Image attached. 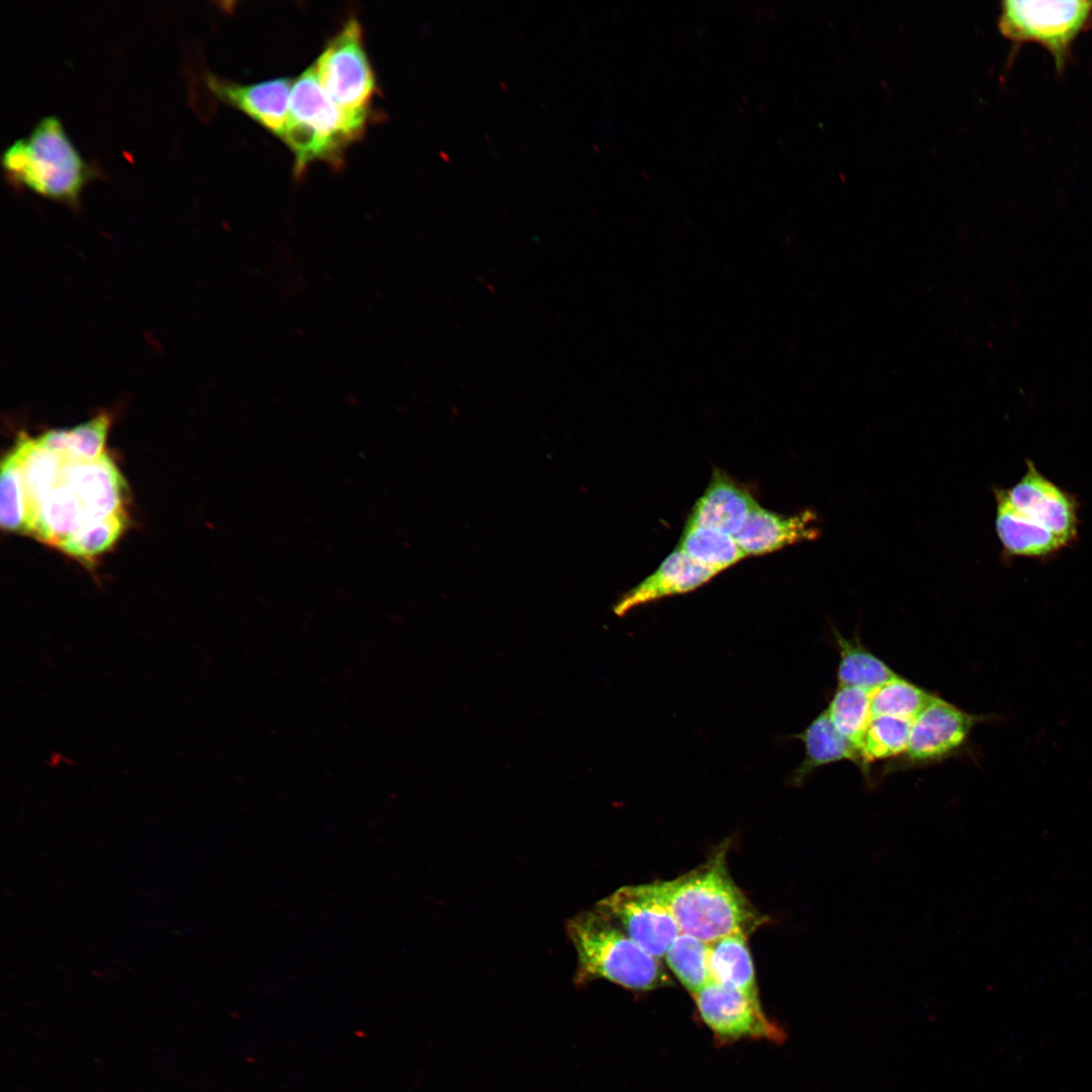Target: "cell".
Listing matches in <instances>:
<instances>
[{"label":"cell","instance_id":"4","mask_svg":"<svg viewBox=\"0 0 1092 1092\" xmlns=\"http://www.w3.org/2000/svg\"><path fill=\"white\" fill-rule=\"evenodd\" d=\"M367 119L339 108L310 66L293 81L288 119L280 135L294 155V172L301 174L315 161L339 163L346 147L362 134Z\"/></svg>","mask_w":1092,"mask_h":1092},{"label":"cell","instance_id":"12","mask_svg":"<svg viewBox=\"0 0 1092 1092\" xmlns=\"http://www.w3.org/2000/svg\"><path fill=\"white\" fill-rule=\"evenodd\" d=\"M718 573L676 547L653 573L620 598L614 606V613L624 616L636 607L695 590Z\"/></svg>","mask_w":1092,"mask_h":1092},{"label":"cell","instance_id":"2","mask_svg":"<svg viewBox=\"0 0 1092 1092\" xmlns=\"http://www.w3.org/2000/svg\"><path fill=\"white\" fill-rule=\"evenodd\" d=\"M8 181L70 207L79 205L87 183L97 175L66 133L61 120L47 115L2 154Z\"/></svg>","mask_w":1092,"mask_h":1092},{"label":"cell","instance_id":"24","mask_svg":"<svg viewBox=\"0 0 1092 1092\" xmlns=\"http://www.w3.org/2000/svg\"><path fill=\"white\" fill-rule=\"evenodd\" d=\"M127 518L126 513H121L87 523L71 536L60 550L74 558L93 559L118 541L128 524Z\"/></svg>","mask_w":1092,"mask_h":1092},{"label":"cell","instance_id":"11","mask_svg":"<svg viewBox=\"0 0 1092 1092\" xmlns=\"http://www.w3.org/2000/svg\"><path fill=\"white\" fill-rule=\"evenodd\" d=\"M206 84L219 100L280 138L288 119L292 80L278 78L243 85L208 74Z\"/></svg>","mask_w":1092,"mask_h":1092},{"label":"cell","instance_id":"7","mask_svg":"<svg viewBox=\"0 0 1092 1092\" xmlns=\"http://www.w3.org/2000/svg\"><path fill=\"white\" fill-rule=\"evenodd\" d=\"M596 908L657 960L664 958L673 939L681 932L650 883L624 886L599 901Z\"/></svg>","mask_w":1092,"mask_h":1092},{"label":"cell","instance_id":"22","mask_svg":"<svg viewBox=\"0 0 1092 1092\" xmlns=\"http://www.w3.org/2000/svg\"><path fill=\"white\" fill-rule=\"evenodd\" d=\"M932 698L925 690L898 675L871 692L872 714L912 721Z\"/></svg>","mask_w":1092,"mask_h":1092},{"label":"cell","instance_id":"9","mask_svg":"<svg viewBox=\"0 0 1092 1092\" xmlns=\"http://www.w3.org/2000/svg\"><path fill=\"white\" fill-rule=\"evenodd\" d=\"M986 719L933 696L912 720L902 763L913 766L944 759L965 744L975 725Z\"/></svg>","mask_w":1092,"mask_h":1092},{"label":"cell","instance_id":"15","mask_svg":"<svg viewBox=\"0 0 1092 1092\" xmlns=\"http://www.w3.org/2000/svg\"><path fill=\"white\" fill-rule=\"evenodd\" d=\"M794 737L800 739L805 746L804 759L793 776L795 784H801L822 765L842 760L855 763L868 776V764L860 751L835 728L826 710Z\"/></svg>","mask_w":1092,"mask_h":1092},{"label":"cell","instance_id":"25","mask_svg":"<svg viewBox=\"0 0 1092 1092\" xmlns=\"http://www.w3.org/2000/svg\"><path fill=\"white\" fill-rule=\"evenodd\" d=\"M25 521L26 508L19 460L11 449L1 463L0 523L7 532L23 533Z\"/></svg>","mask_w":1092,"mask_h":1092},{"label":"cell","instance_id":"1","mask_svg":"<svg viewBox=\"0 0 1092 1092\" xmlns=\"http://www.w3.org/2000/svg\"><path fill=\"white\" fill-rule=\"evenodd\" d=\"M722 845L706 862L651 886L668 907L681 932L707 943L730 934L748 936L764 917L733 881Z\"/></svg>","mask_w":1092,"mask_h":1092},{"label":"cell","instance_id":"21","mask_svg":"<svg viewBox=\"0 0 1092 1092\" xmlns=\"http://www.w3.org/2000/svg\"><path fill=\"white\" fill-rule=\"evenodd\" d=\"M826 711L835 728L861 753L863 737L873 717L871 692L838 686Z\"/></svg>","mask_w":1092,"mask_h":1092},{"label":"cell","instance_id":"10","mask_svg":"<svg viewBox=\"0 0 1092 1092\" xmlns=\"http://www.w3.org/2000/svg\"><path fill=\"white\" fill-rule=\"evenodd\" d=\"M1026 465L1021 479L1004 490L1007 499L1015 510L1068 545L1078 533L1075 498L1042 475L1031 461Z\"/></svg>","mask_w":1092,"mask_h":1092},{"label":"cell","instance_id":"6","mask_svg":"<svg viewBox=\"0 0 1092 1092\" xmlns=\"http://www.w3.org/2000/svg\"><path fill=\"white\" fill-rule=\"evenodd\" d=\"M312 66L323 89L339 108L368 118L376 84L356 19L346 22Z\"/></svg>","mask_w":1092,"mask_h":1092},{"label":"cell","instance_id":"20","mask_svg":"<svg viewBox=\"0 0 1092 1092\" xmlns=\"http://www.w3.org/2000/svg\"><path fill=\"white\" fill-rule=\"evenodd\" d=\"M664 959L668 968L692 995L712 981L709 943L693 935L680 932L667 948Z\"/></svg>","mask_w":1092,"mask_h":1092},{"label":"cell","instance_id":"23","mask_svg":"<svg viewBox=\"0 0 1092 1092\" xmlns=\"http://www.w3.org/2000/svg\"><path fill=\"white\" fill-rule=\"evenodd\" d=\"M911 724V720L893 716H873L862 741L861 753L866 763L904 754Z\"/></svg>","mask_w":1092,"mask_h":1092},{"label":"cell","instance_id":"17","mask_svg":"<svg viewBox=\"0 0 1092 1092\" xmlns=\"http://www.w3.org/2000/svg\"><path fill=\"white\" fill-rule=\"evenodd\" d=\"M712 981L759 1001L755 971L744 934H730L709 943Z\"/></svg>","mask_w":1092,"mask_h":1092},{"label":"cell","instance_id":"16","mask_svg":"<svg viewBox=\"0 0 1092 1092\" xmlns=\"http://www.w3.org/2000/svg\"><path fill=\"white\" fill-rule=\"evenodd\" d=\"M996 532L1005 552L1011 556L1040 558L1067 544L1048 529L1015 510L1004 490L996 491Z\"/></svg>","mask_w":1092,"mask_h":1092},{"label":"cell","instance_id":"19","mask_svg":"<svg viewBox=\"0 0 1092 1092\" xmlns=\"http://www.w3.org/2000/svg\"><path fill=\"white\" fill-rule=\"evenodd\" d=\"M676 547L718 572L747 557L733 536L704 527L685 526Z\"/></svg>","mask_w":1092,"mask_h":1092},{"label":"cell","instance_id":"14","mask_svg":"<svg viewBox=\"0 0 1092 1092\" xmlns=\"http://www.w3.org/2000/svg\"><path fill=\"white\" fill-rule=\"evenodd\" d=\"M758 503L721 469H714L703 495L695 503L686 526L704 527L735 536Z\"/></svg>","mask_w":1092,"mask_h":1092},{"label":"cell","instance_id":"5","mask_svg":"<svg viewBox=\"0 0 1092 1092\" xmlns=\"http://www.w3.org/2000/svg\"><path fill=\"white\" fill-rule=\"evenodd\" d=\"M998 27L1017 46L1036 42L1063 73L1076 39L1092 29L1091 0H1007L1001 2Z\"/></svg>","mask_w":1092,"mask_h":1092},{"label":"cell","instance_id":"18","mask_svg":"<svg viewBox=\"0 0 1092 1092\" xmlns=\"http://www.w3.org/2000/svg\"><path fill=\"white\" fill-rule=\"evenodd\" d=\"M840 660L837 667L838 686L857 687L873 692L898 675L857 639H848L834 629Z\"/></svg>","mask_w":1092,"mask_h":1092},{"label":"cell","instance_id":"13","mask_svg":"<svg viewBox=\"0 0 1092 1092\" xmlns=\"http://www.w3.org/2000/svg\"><path fill=\"white\" fill-rule=\"evenodd\" d=\"M818 534L817 517L813 512L804 511L793 516H784L757 504L734 538L747 556H750L814 540Z\"/></svg>","mask_w":1092,"mask_h":1092},{"label":"cell","instance_id":"3","mask_svg":"<svg viewBox=\"0 0 1092 1092\" xmlns=\"http://www.w3.org/2000/svg\"><path fill=\"white\" fill-rule=\"evenodd\" d=\"M566 933L577 956L576 985L601 979L633 991L670 985L659 960L596 907L570 918Z\"/></svg>","mask_w":1092,"mask_h":1092},{"label":"cell","instance_id":"26","mask_svg":"<svg viewBox=\"0 0 1092 1092\" xmlns=\"http://www.w3.org/2000/svg\"><path fill=\"white\" fill-rule=\"evenodd\" d=\"M111 416L100 413L90 420L67 429V450L70 457L82 460H96L105 454L107 434L111 425Z\"/></svg>","mask_w":1092,"mask_h":1092},{"label":"cell","instance_id":"8","mask_svg":"<svg viewBox=\"0 0 1092 1092\" xmlns=\"http://www.w3.org/2000/svg\"><path fill=\"white\" fill-rule=\"evenodd\" d=\"M693 996L700 1018L720 1043L785 1038L784 1029L765 1016L760 1001L736 989L711 981Z\"/></svg>","mask_w":1092,"mask_h":1092}]
</instances>
